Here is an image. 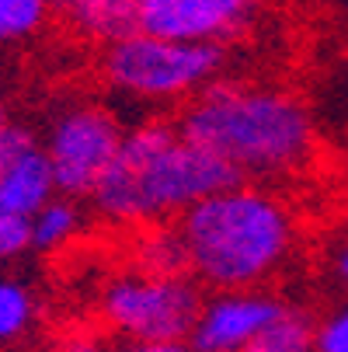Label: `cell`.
I'll use <instances>...</instances> for the list:
<instances>
[{
	"label": "cell",
	"instance_id": "cell-15",
	"mask_svg": "<svg viewBox=\"0 0 348 352\" xmlns=\"http://www.w3.org/2000/svg\"><path fill=\"white\" fill-rule=\"evenodd\" d=\"M35 324V293L21 279H0V345L21 338Z\"/></svg>",
	"mask_w": 348,
	"mask_h": 352
},
{
	"label": "cell",
	"instance_id": "cell-16",
	"mask_svg": "<svg viewBox=\"0 0 348 352\" xmlns=\"http://www.w3.org/2000/svg\"><path fill=\"white\" fill-rule=\"evenodd\" d=\"M32 248V220L0 210V262H11Z\"/></svg>",
	"mask_w": 348,
	"mask_h": 352
},
{
	"label": "cell",
	"instance_id": "cell-19",
	"mask_svg": "<svg viewBox=\"0 0 348 352\" xmlns=\"http://www.w3.org/2000/svg\"><path fill=\"white\" fill-rule=\"evenodd\" d=\"M122 352H192V345L178 338H146V342H129Z\"/></svg>",
	"mask_w": 348,
	"mask_h": 352
},
{
	"label": "cell",
	"instance_id": "cell-10",
	"mask_svg": "<svg viewBox=\"0 0 348 352\" xmlns=\"http://www.w3.org/2000/svg\"><path fill=\"white\" fill-rule=\"evenodd\" d=\"M143 0H53L56 14L87 42H115L139 28Z\"/></svg>",
	"mask_w": 348,
	"mask_h": 352
},
{
	"label": "cell",
	"instance_id": "cell-9",
	"mask_svg": "<svg viewBox=\"0 0 348 352\" xmlns=\"http://www.w3.org/2000/svg\"><path fill=\"white\" fill-rule=\"evenodd\" d=\"M56 192L60 188H56V178H53V164H49V154H45L42 143L28 146L18 161H11L0 171V210L4 213L32 217Z\"/></svg>",
	"mask_w": 348,
	"mask_h": 352
},
{
	"label": "cell",
	"instance_id": "cell-11",
	"mask_svg": "<svg viewBox=\"0 0 348 352\" xmlns=\"http://www.w3.org/2000/svg\"><path fill=\"white\" fill-rule=\"evenodd\" d=\"M244 352H317V324L300 307H282Z\"/></svg>",
	"mask_w": 348,
	"mask_h": 352
},
{
	"label": "cell",
	"instance_id": "cell-21",
	"mask_svg": "<svg viewBox=\"0 0 348 352\" xmlns=\"http://www.w3.org/2000/svg\"><path fill=\"white\" fill-rule=\"evenodd\" d=\"M70 352H105L97 342H84V338H77V342H70Z\"/></svg>",
	"mask_w": 348,
	"mask_h": 352
},
{
	"label": "cell",
	"instance_id": "cell-18",
	"mask_svg": "<svg viewBox=\"0 0 348 352\" xmlns=\"http://www.w3.org/2000/svg\"><path fill=\"white\" fill-rule=\"evenodd\" d=\"M38 143V136L28 129V126H21V122H8L4 129H0V171H4L11 161H18L28 146H35Z\"/></svg>",
	"mask_w": 348,
	"mask_h": 352
},
{
	"label": "cell",
	"instance_id": "cell-4",
	"mask_svg": "<svg viewBox=\"0 0 348 352\" xmlns=\"http://www.w3.org/2000/svg\"><path fill=\"white\" fill-rule=\"evenodd\" d=\"M227 67L223 42H181L154 32H129L102 49L105 84L143 105H178L216 80Z\"/></svg>",
	"mask_w": 348,
	"mask_h": 352
},
{
	"label": "cell",
	"instance_id": "cell-14",
	"mask_svg": "<svg viewBox=\"0 0 348 352\" xmlns=\"http://www.w3.org/2000/svg\"><path fill=\"white\" fill-rule=\"evenodd\" d=\"M139 262L143 272H157V276H188V255L178 227L157 223L154 234H146L139 244Z\"/></svg>",
	"mask_w": 348,
	"mask_h": 352
},
{
	"label": "cell",
	"instance_id": "cell-6",
	"mask_svg": "<svg viewBox=\"0 0 348 352\" xmlns=\"http://www.w3.org/2000/svg\"><path fill=\"white\" fill-rule=\"evenodd\" d=\"M122 136L126 129L119 116H112L105 105H94V102L63 105L49 119L42 140L60 195L91 199L97 182L105 178L108 164L115 161Z\"/></svg>",
	"mask_w": 348,
	"mask_h": 352
},
{
	"label": "cell",
	"instance_id": "cell-2",
	"mask_svg": "<svg viewBox=\"0 0 348 352\" xmlns=\"http://www.w3.org/2000/svg\"><path fill=\"white\" fill-rule=\"evenodd\" d=\"M237 182H244V175L220 154L188 140L178 122L150 119L126 129L91 203L108 223L157 227Z\"/></svg>",
	"mask_w": 348,
	"mask_h": 352
},
{
	"label": "cell",
	"instance_id": "cell-20",
	"mask_svg": "<svg viewBox=\"0 0 348 352\" xmlns=\"http://www.w3.org/2000/svg\"><path fill=\"white\" fill-rule=\"evenodd\" d=\"M331 269H334V279L348 289V230L338 237V244L331 251Z\"/></svg>",
	"mask_w": 348,
	"mask_h": 352
},
{
	"label": "cell",
	"instance_id": "cell-7",
	"mask_svg": "<svg viewBox=\"0 0 348 352\" xmlns=\"http://www.w3.org/2000/svg\"><path fill=\"white\" fill-rule=\"evenodd\" d=\"M262 0H143L139 28L181 42H230L255 25Z\"/></svg>",
	"mask_w": 348,
	"mask_h": 352
},
{
	"label": "cell",
	"instance_id": "cell-1",
	"mask_svg": "<svg viewBox=\"0 0 348 352\" xmlns=\"http://www.w3.org/2000/svg\"><path fill=\"white\" fill-rule=\"evenodd\" d=\"M178 129L230 161L244 178H282L310 168L317 126L310 109L286 87L216 77L192 94Z\"/></svg>",
	"mask_w": 348,
	"mask_h": 352
},
{
	"label": "cell",
	"instance_id": "cell-8",
	"mask_svg": "<svg viewBox=\"0 0 348 352\" xmlns=\"http://www.w3.org/2000/svg\"><path fill=\"white\" fill-rule=\"evenodd\" d=\"M286 307V300L258 289H220L202 300L198 321L188 335L192 352H244L251 338Z\"/></svg>",
	"mask_w": 348,
	"mask_h": 352
},
{
	"label": "cell",
	"instance_id": "cell-5",
	"mask_svg": "<svg viewBox=\"0 0 348 352\" xmlns=\"http://www.w3.org/2000/svg\"><path fill=\"white\" fill-rule=\"evenodd\" d=\"M202 293L192 276H157V272H132L119 276L102 289V318L112 331L129 342L146 338H178L188 342Z\"/></svg>",
	"mask_w": 348,
	"mask_h": 352
},
{
	"label": "cell",
	"instance_id": "cell-12",
	"mask_svg": "<svg viewBox=\"0 0 348 352\" xmlns=\"http://www.w3.org/2000/svg\"><path fill=\"white\" fill-rule=\"evenodd\" d=\"M28 220H32V248L35 251H60L80 230V206H77V199L56 192Z\"/></svg>",
	"mask_w": 348,
	"mask_h": 352
},
{
	"label": "cell",
	"instance_id": "cell-22",
	"mask_svg": "<svg viewBox=\"0 0 348 352\" xmlns=\"http://www.w3.org/2000/svg\"><path fill=\"white\" fill-rule=\"evenodd\" d=\"M8 122H11V109H8L4 102H0V129H4Z\"/></svg>",
	"mask_w": 348,
	"mask_h": 352
},
{
	"label": "cell",
	"instance_id": "cell-3",
	"mask_svg": "<svg viewBox=\"0 0 348 352\" xmlns=\"http://www.w3.org/2000/svg\"><path fill=\"white\" fill-rule=\"evenodd\" d=\"M188 276L209 289H258L296 251V217L262 185H227L178 217Z\"/></svg>",
	"mask_w": 348,
	"mask_h": 352
},
{
	"label": "cell",
	"instance_id": "cell-13",
	"mask_svg": "<svg viewBox=\"0 0 348 352\" xmlns=\"http://www.w3.org/2000/svg\"><path fill=\"white\" fill-rule=\"evenodd\" d=\"M53 14V0H0V49L38 38L49 28Z\"/></svg>",
	"mask_w": 348,
	"mask_h": 352
},
{
	"label": "cell",
	"instance_id": "cell-17",
	"mask_svg": "<svg viewBox=\"0 0 348 352\" xmlns=\"http://www.w3.org/2000/svg\"><path fill=\"white\" fill-rule=\"evenodd\" d=\"M317 352H348V304L317 324Z\"/></svg>",
	"mask_w": 348,
	"mask_h": 352
}]
</instances>
